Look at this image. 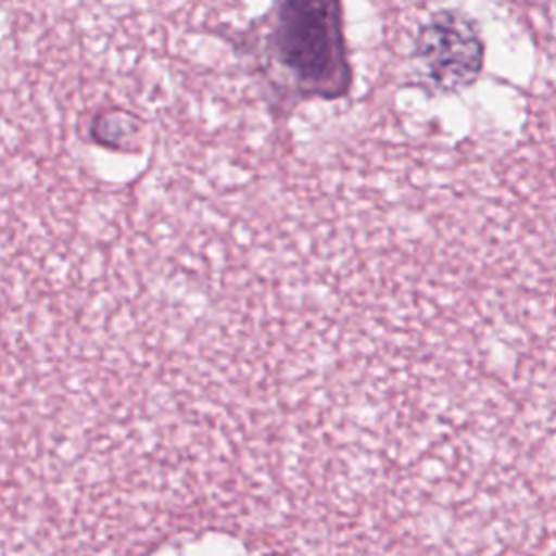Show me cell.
<instances>
[{"mask_svg":"<svg viewBox=\"0 0 556 556\" xmlns=\"http://www.w3.org/2000/svg\"><path fill=\"white\" fill-rule=\"evenodd\" d=\"M413 61L421 85L441 93L460 91L482 74L484 41L469 15L441 9L419 26Z\"/></svg>","mask_w":556,"mask_h":556,"instance_id":"cell-2","label":"cell"},{"mask_svg":"<svg viewBox=\"0 0 556 556\" xmlns=\"http://www.w3.org/2000/svg\"><path fill=\"white\" fill-rule=\"evenodd\" d=\"M245 46L278 104L337 100L350 91L352 70L339 2H278L252 22Z\"/></svg>","mask_w":556,"mask_h":556,"instance_id":"cell-1","label":"cell"}]
</instances>
